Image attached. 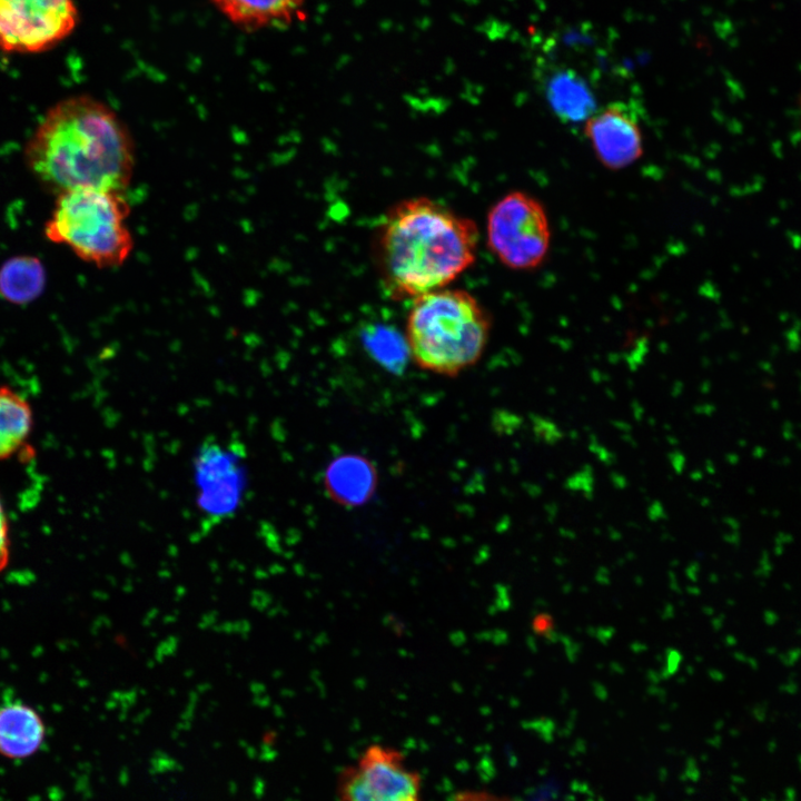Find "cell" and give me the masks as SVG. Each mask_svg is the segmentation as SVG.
Returning a JSON list of instances; mask_svg holds the SVG:
<instances>
[{"label":"cell","instance_id":"14","mask_svg":"<svg viewBox=\"0 0 801 801\" xmlns=\"http://www.w3.org/2000/svg\"><path fill=\"white\" fill-rule=\"evenodd\" d=\"M233 23L259 29L289 22L305 0H211Z\"/></svg>","mask_w":801,"mask_h":801},{"label":"cell","instance_id":"6","mask_svg":"<svg viewBox=\"0 0 801 801\" xmlns=\"http://www.w3.org/2000/svg\"><path fill=\"white\" fill-rule=\"evenodd\" d=\"M76 0H0V51L41 53L77 28Z\"/></svg>","mask_w":801,"mask_h":801},{"label":"cell","instance_id":"11","mask_svg":"<svg viewBox=\"0 0 801 801\" xmlns=\"http://www.w3.org/2000/svg\"><path fill=\"white\" fill-rule=\"evenodd\" d=\"M33 409L29 400L9 385H0V463L33 456Z\"/></svg>","mask_w":801,"mask_h":801},{"label":"cell","instance_id":"13","mask_svg":"<svg viewBox=\"0 0 801 801\" xmlns=\"http://www.w3.org/2000/svg\"><path fill=\"white\" fill-rule=\"evenodd\" d=\"M544 95L553 113L564 123L585 122L597 111L587 82L571 69L552 72L545 81Z\"/></svg>","mask_w":801,"mask_h":801},{"label":"cell","instance_id":"7","mask_svg":"<svg viewBox=\"0 0 801 801\" xmlns=\"http://www.w3.org/2000/svg\"><path fill=\"white\" fill-rule=\"evenodd\" d=\"M196 504L211 521L230 517L244 498L248 473L240 445L215 438L205 441L192 461Z\"/></svg>","mask_w":801,"mask_h":801},{"label":"cell","instance_id":"9","mask_svg":"<svg viewBox=\"0 0 801 801\" xmlns=\"http://www.w3.org/2000/svg\"><path fill=\"white\" fill-rule=\"evenodd\" d=\"M584 134L600 162L609 169H623L643 154L641 127L632 106L615 101L585 121Z\"/></svg>","mask_w":801,"mask_h":801},{"label":"cell","instance_id":"16","mask_svg":"<svg viewBox=\"0 0 801 801\" xmlns=\"http://www.w3.org/2000/svg\"><path fill=\"white\" fill-rule=\"evenodd\" d=\"M10 556L9 520L0 496V573L7 567Z\"/></svg>","mask_w":801,"mask_h":801},{"label":"cell","instance_id":"8","mask_svg":"<svg viewBox=\"0 0 801 801\" xmlns=\"http://www.w3.org/2000/svg\"><path fill=\"white\" fill-rule=\"evenodd\" d=\"M421 788L399 751L373 744L340 772L337 794L339 801H422Z\"/></svg>","mask_w":801,"mask_h":801},{"label":"cell","instance_id":"10","mask_svg":"<svg viewBox=\"0 0 801 801\" xmlns=\"http://www.w3.org/2000/svg\"><path fill=\"white\" fill-rule=\"evenodd\" d=\"M46 726L40 714L29 704L9 699L0 703V754L8 759H26L42 746Z\"/></svg>","mask_w":801,"mask_h":801},{"label":"cell","instance_id":"4","mask_svg":"<svg viewBox=\"0 0 801 801\" xmlns=\"http://www.w3.org/2000/svg\"><path fill=\"white\" fill-rule=\"evenodd\" d=\"M122 191L82 188L58 195L44 234L98 267L121 266L134 248Z\"/></svg>","mask_w":801,"mask_h":801},{"label":"cell","instance_id":"5","mask_svg":"<svg viewBox=\"0 0 801 801\" xmlns=\"http://www.w3.org/2000/svg\"><path fill=\"white\" fill-rule=\"evenodd\" d=\"M486 237L488 248L504 266L528 270L546 257L551 229L538 200L523 191H512L492 206Z\"/></svg>","mask_w":801,"mask_h":801},{"label":"cell","instance_id":"1","mask_svg":"<svg viewBox=\"0 0 801 801\" xmlns=\"http://www.w3.org/2000/svg\"><path fill=\"white\" fill-rule=\"evenodd\" d=\"M33 176L58 195L82 188L122 191L135 169V145L120 117L87 95L48 110L26 148Z\"/></svg>","mask_w":801,"mask_h":801},{"label":"cell","instance_id":"12","mask_svg":"<svg viewBox=\"0 0 801 801\" xmlns=\"http://www.w3.org/2000/svg\"><path fill=\"white\" fill-rule=\"evenodd\" d=\"M376 471L360 455H343L330 463L325 473L329 496L340 505L356 507L367 503L376 488Z\"/></svg>","mask_w":801,"mask_h":801},{"label":"cell","instance_id":"15","mask_svg":"<svg viewBox=\"0 0 801 801\" xmlns=\"http://www.w3.org/2000/svg\"><path fill=\"white\" fill-rule=\"evenodd\" d=\"M44 280V269L38 258L14 257L0 268V295L10 303H29L41 294Z\"/></svg>","mask_w":801,"mask_h":801},{"label":"cell","instance_id":"17","mask_svg":"<svg viewBox=\"0 0 801 801\" xmlns=\"http://www.w3.org/2000/svg\"><path fill=\"white\" fill-rule=\"evenodd\" d=\"M451 801H514L506 797L484 791H463L454 795Z\"/></svg>","mask_w":801,"mask_h":801},{"label":"cell","instance_id":"2","mask_svg":"<svg viewBox=\"0 0 801 801\" xmlns=\"http://www.w3.org/2000/svg\"><path fill=\"white\" fill-rule=\"evenodd\" d=\"M478 230L471 219L427 197L394 205L375 240V260L393 299H415L445 288L476 259Z\"/></svg>","mask_w":801,"mask_h":801},{"label":"cell","instance_id":"3","mask_svg":"<svg viewBox=\"0 0 801 801\" xmlns=\"http://www.w3.org/2000/svg\"><path fill=\"white\" fill-rule=\"evenodd\" d=\"M490 333L482 304L464 289L445 287L413 299L405 340L419 368L454 377L479 360Z\"/></svg>","mask_w":801,"mask_h":801}]
</instances>
